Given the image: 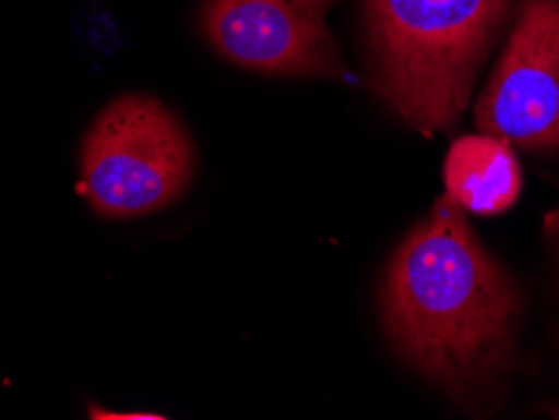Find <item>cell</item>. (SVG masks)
I'll list each match as a JSON object with an SVG mask.
<instances>
[{
  "instance_id": "obj_7",
  "label": "cell",
  "mask_w": 559,
  "mask_h": 420,
  "mask_svg": "<svg viewBox=\"0 0 559 420\" xmlns=\"http://www.w3.org/2000/svg\"><path fill=\"white\" fill-rule=\"evenodd\" d=\"M545 237H547L549 250H552V254H555L557 262H559V207L547 214V219H545Z\"/></svg>"
},
{
  "instance_id": "obj_5",
  "label": "cell",
  "mask_w": 559,
  "mask_h": 420,
  "mask_svg": "<svg viewBox=\"0 0 559 420\" xmlns=\"http://www.w3.org/2000/svg\"><path fill=\"white\" fill-rule=\"evenodd\" d=\"M335 0H207L202 33L227 61L267 76L343 79L328 31Z\"/></svg>"
},
{
  "instance_id": "obj_2",
  "label": "cell",
  "mask_w": 559,
  "mask_h": 420,
  "mask_svg": "<svg viewBox=\"0 0 559 420\" xmlns=\"http://www.w3.org/2000/svg\"><path fill=\"white\" fill-rule=\"evenodd\" d=\"M520 5L522 0H364L376 91L421 134L451 129Z\"/></svg>"
},
{
  "instance_id": "obj_8",
  "label": "cell",
  "mask_w": 559,
  "mask_h": 420,
  "mask_svg": "<svg viewBox=\"0 0 559 420\" xmlns=\"http://www.w3.org/2000/svg\"><path fill=\"white\" fill-rule=\"evenodd\" d=\"M555 416H557V418H559V408H557V410H555Z\"/></svg>"
},
{
  "instance_id": "obj_4",
  "label": "cell",
  "mask_w": 559,
  "mask_h": 420,
  "mask_svg": "<svg viewBox=\"0 0 559 420\" xmlns=\"http://www.w3.org/2000/svg\"><path fill=\"white\" fill-rule=\"evenodd\" d=\"M481 134L559 149V0H524L474 111Z\"/></svg>"
},
{
  "instance_id": "obj_6",
  "label": "cell",
  "mask_w": 559,
  "mask_h": 420,
  "mask_svg": "<svg viewBox=\"0 0 559 420\" xmlns=\"http://www.w3.org/2000/svg\"><path fill=\"white\" fill-rule=\"evenodd\" d=\"M522 167L512 144L491 134L462 136L443 164L447 196L472 214H501L520 200Z\"/></svg>"
},
{
  "instance_id": "obj_3",
  "label": "cell",
  "mask_w": 559,
  "mask_h": 420,
  "mask_svg": "<svg viewBox=\"0 0 559 420\" xmlns=\"http://www.w3.org/2000/svg\"><path fill=\"white\" fill-rule=\"evenodd\" d=\"M194 177V146L175 113L152 96L111 101L81 146V192L104 217L167 207Z\"/></svg>"
},
{
  "instance_id": "obj_1",
  "label": "cell",
  "mask_w": 559,
  "mask_h": 420,
  "mask_svg": "<svg viewBox=\"0 0 559 420\" xmlns=\"http://www.w3.org/2000/svg\"><path fill=\"white\" fill-rule=\"evenodd\" d=\"M381 317L401 360L459 406L484 410L516 362L524 298L464 209L441 196L385 267Z\"/></svg>"
}]
</instances>
